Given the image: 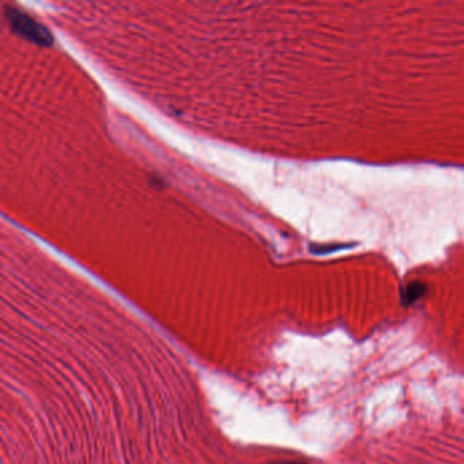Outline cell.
Wrapping results in <instances>:
<instances>
[{
	"label": "cell",
	"instance_id": "cell-3",
	"mask_svg": "<svg viewBox=\"0 0 464 464\" xmlns=\"http://www.w3.org/2000/svg\"><path fill=\"white\" fill-rule=\"evenodd\" d=\"M269 464H304V463H297V462H290V461H281V462H272Z\"/></svg>",
	"mask_w": 464,
	"mask_h": 464
},
{
	"label": "cell",
	"instance_id": "cell-2",
	"mask_svg": "<svg viewBox=\"0 0 464 464\" xmlns=\"http://www.w3.org/2000/svg\"><path fill=\"white\" fill-rule=\"evenodd\" d=\"M423 290H425V286H422L421 283H413V285H410V286L407 288L406 297L409 298V301L416 300V298H418V297L422 294Z\"/></svg>",
	"mask_w": 464,
	"mask_h": 464
},
{
	"label": "cell",
	"instance_id": "cell-1",
	"mask_svg": "<svg viewBox=\"0 0 464 464\" xmlns=\"http://www.w3.org/2000/svg\"><path fill=\"white\" fill-rule=\"evenodd\" d=\"M7 18L10 21V24L13 29L20 33L26 40H30L38 45H50L53 38L43 24H38L29 15L24 13L15 10V8H8L7 10Z\"/></svg>",
	"mask_w": 464,
	"mask_h": 464
}]
</instances>
